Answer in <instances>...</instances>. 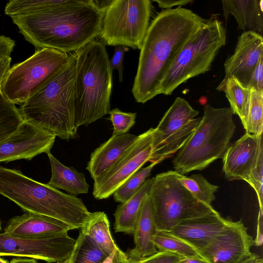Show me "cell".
<instances>
[{"instance_id":"6da1fadb","label":"cell","mask_w":263,"mask_h":263,"mask_svg":"<svg viewBox=\"0 0 263 263\" xmlns=\"http://www.w3.org/2000/svg\"><path fill=\"white\" fill-rule=\"evenodd\" d=\"M205 20L180 6L162 10L155 17L140 49L132 89L137 102L159 95L161 82L178 53Z\"/></svg>"},{"instance_id":"7a4b0ae2","label":"cell","mask_w":263,"mask_h":263,"mask_svg":"<svg viewBox=\"0 0 263 263\" xmlns=\"http://www.w3.org/2000/svg\"><path fill=\"white\" fill-rule=\"evenodd\" d=\"M103 13L94 0H62L42 11L10 17L36 49L72 53L99 36Z\"/></svg>"},{"instance_id":"3957f363","label":"cell","mask_w":263,"mask_h":263,"mask_svg":"<svg viewBox=\"0 0 263 263\" xmlns=\"http://www.w3.org/2000/svg\"><path fill=\"white\" fill-rule=\"evenodd\" d=\"M0 194L26 212L59 220L73 229L82 228L91 213L76 196L30 178L21 171L0 166Z\"/></svg>"},{"instance_id":"277c9868","label":"cell","mask_w":263,"mask_h":263,"mask_svg":"<svg viewBox=\"0 0 263 263\" xmlns=\"http://www.w3.org/2000/svg\"><path fill=\"white\" fill-rule=\"evenodd\" d=\"M74 120L77 127L87 126L108 114L112 72L105 45L93 40L74 52Z\"/></svg>"},{"instance_id":"5b68a950","label":"cell","mask_w":263,"mask_h":263,"mask_svg":"<svg viewBox=\"0 0 263 263\" xmlns=\"http://www.w3.org/2000/svg\"><path fill=\"white\" fill-rule=\"evenodd\" d=\"M76 63L72 52L66 66L19 108L24 121L67 140L77 135L73 100Z\"/></svg>"},{"instance_id":"8992f818","label":"cell","mask_w":263,"mask_h":263,"mask_svg":"<svg viewBox=\"0 0 263 263\" xmlns=\"http://www.w3.org/2000/svg\"><path fill=\"white\" fill-rule=\"evenodd\" d=\"M233 115L230 107L205 105L194 132L173 160L174 171L184 175L222 158L235 130Z\"/></svg>"},{"instance_id":"52a82bcc","label":"cell","mask_w":263,"mask_h":263,"mask_svg":"<svg viewBox=\"0 0 263 263\" xmlns=\"http://www.w3.org/2000/svg\"><path fill=\"white\" fill-rule=\"evenodd\" d=\"M226 42V30L217 16L206 19L178 53L159 87V95H170L189 79L211 69Z\"/></svg>"},{"instance_id":"ba28073f","label":"cell","mask_w":263,"mask_h":263,"mask_svg":"<svg viewBox=\"0 0 263 263\" xmlns=\"http://www.w3.org/2000/svg\"><path fill=\"white\" fill-rule=\"evenodd\" d=\"M71 54L50 48L36 49L10 68L1 85L2 94L9 102L22 104L66 66Z\"/></svg>"},{"instance_id":"9c48e42d","label":"cell","mask_w":263,"mask_h":263,"mask_svg":"<svg viewBox=\"0 0 263 263\" xmlns=\"http://www.w3.org/2000/svg\"><path fill=\"white\" fill-rule=\"evenodd\" d=\"M179 174L169 171L153 177L148 195L157 230L168 232L182 221L215 210L194 198L178 180Z\"/></svg>"},{"instance_id":"30bf717a","label":"cell","mask_w":263,"mask_h":263,"mask_svg":"<svg viewBox=\"0 0 263 263\" xmlns=\"http://www.w3.org/2000/svg\"><path fill=\"white\" fill-rule=\"evenodd\" d=\"M149 0H112L104 9L98 37L105 45L142 47L150 23Z\"/></svg>"},{"instance_id":"8fae6325","label":"cell","mask_w":263,"mask_h":263,"mask_svg":"<svg viewBox=\"0 0 263 263\" xmlns=\"http://www.w3.org/2000/svg\"><path fill=\"white\" fill-rule=\"evenodd\" d=\"M198 114L184 99L176 98L154 129L149 161L158 164L178 152L199 123Z\"/></svg>"},{"instance_id":"7c38bea8","label":"cell","mask_w":263,"mask_h":263,"mask_svg":"<svg viewBox=\"0 0 263 263\" xmlns=\"http://www.w3.org/2000/svg\"><path fill=\"white\" fill-rule=\"evenodd\" d=\"M154 128L138 136L135 142L105 173L93 181L92 195L106 199L147 161L152 152Z\"/></svg>"},{"instance_id":"4fadbf2b","label":"cell","mask_w":263,"mask_h":263,"mask_svg":"<svg viewBox=\"0 0 263 263\" xmlns=\"http://www.w3.org/2000/svg\"><path fill=\"white\" fill-rule=\"evenodd\" d=\"M75 242L68 232L40 239L18 238L0 233V256L33 258L48 263L64 262Z\"/></svg>"},{"instance_id":"5bb4252c","label":"cell","mask_w":263,"mask_h":263,"mask_svg":"<svg viewBox=\"0 0 263 263\" xmlns=\"http://www.w3.org/2000/svg\"><path fill=\"white\" fill-rule=\"evenodd\" d=\"M254 239L241 220L228 224L204 248L199 251L206 263H241L253 253Z\"/></svg>"},{"instance_id":"9a60e30c","label":"cell","mask_w":263,"mask_h":263,"mask_svg":"<svg viewBox=\"0 0 263 263\" xmlns=\"http://www.w3.org/2000/svg\"><path fill=\"white\" fill-rule=\"evenodd\" d=\"M56 136L30 122L24 121L9 136L0 143V162L30 160L50 152Z\"/></svg>"},{"instance_id":"2e32d148","label":"cell","mask_w":263,"mask_h":263,"mask_svg":"<svg viewBox=\"0 0 263 263\" xmlns=\"http://www.w3.org/2000/svg\"><path fill=\"white\" fill-rule=\"evenodd\" d=\"M262 57V35L252 31L243 32L238 38L233 53L224 62V78L233 77L249 88L252 73Z\"/></svg>"},{"instance_id":"e0dca14e","label":"cell","mask_w":263,"mask_h":263,"mask_svg":"<svg viewBox=\"0 0 263 263\" xmlns=\"http://www.w3.org/2000/svg\"><path fill=\"white\" fill-rule=\"evenodd\" d=\"M262 147V135L247 133L230 144L222 158V170L227 179L247 182Z\"/></svg>"},{"instance_id":"ac0fdd59","label":"cell","mask_w":263,"mask_h":263,"mask_svg":"<svg viewBox=\"0 0 263 263\" xmlns=\"http://www.w3.org/2000/svg\"><path fill=\"white\" fill-rule=\"evenodd\" d=\"M216 210L181 221L167 232L197 252L206 247L229 223Z\"/></svg>"},{"instance_id":"d6986e66","label":"cell","mask_w":263,"mask_h":263,"mask_svg":"<svg viewBox=\"0 0 263 263\" xmlns=\"http://www.w3.org/2000/svg\"><path fill=\"white\" fill-rule=\"evenodd\" d=\"M73 230L69 225L57 219L41 214L25 212L11 218L4 233L11 236L40 239Z\"/></svg>"},{"instance_id":"ffe728a7","label":"cell","mask_w":263,"mask_h":263,"mask_svg":"<svg viewBox=\"0 0 263 263\" xmlns=\"http://www.w3.org/2000/svg\"><path fill=\"white\" fill-rule=\"evenodd\" d=\"M138 136L126 133L112 135L91 154L86 169L94 180L109 170L137 139Z\"/></svg>"},{"instance_id":"44dd1931","label":"cell","mask_w":263,"mask_h":263,"mask_svg":"<svg viewBox=\"0 0 263 263\" xmlns=\"http://www.w3.org/2000/svg\"><path fill=\"white\" fill-rule=\"evenodd\" d=\"M262 0H222L224 18L233 15L238 28L243 32L252 31L262 35Z\"/></svg>"},{"instance_id":"7402d4cb","label":"cell","mask_w":263,"mask_h":263,"mask_svg":"<svg viewBox=\"0 0 263 263\" xmlns=\"http://www.w3.org/2000/svg\"><path fill=\"white\" fill-rule=\"evenodd\" d=\"M153 181V178L147 179L132 197L117 206L114 213L116 232L134 234L142 205Z\"/></svg>"},{"instance_id":"603a6c76","label":"cell","mask_w":263,"mask_h":263,"mask_svg":"<svg viewBox=\"0 0 263 263\" xmlns=\"http://www.w3.org/2000/svg\"><path fill=\"white\" fill-rule=\"evenodd\" d=\"M156 231L152 204L148 193L144 199L133 234L135 245L134 249L141 257H147L158 251L152 241V237Z\"/></svg>"},{"instance_id":"cb8c5ba5","label":"cell","mask_w":263,"mask_h":263,"mask_svg":"<svg viewBox=\"0 0 263 263\" xmlns=\"http://www.w3.org/2000/svg\"><path fill=\"white\" fill-rule=\"evenodd\" d=\"M47 154L51 169V177L48 184L57 189H63L74 196L88 192L89 185L83 173L73 167L64 165L50 152Z\"/></svg>"},{"instance_id":"d4e9b609","label":"cell","mask_w":263,"mask_h":263,"mask_svg":"<svg viewBox=\"0 0 263 263\" xmlns=\"http://www.w3.org/2000/svg\"><path fill=\"white\" fill-rule=\"evenodd\" d=\"M81 229L82 233L91 237L108 256L113 252H122L112 237L109 221L104 212H92L89 219Z\"/></svg>"},{"instance_id":"484cf974","label":"cell","mask_w":263,"mask_h":263,"mask_svg":"<svg viewBox=\"0 0 263 263\" xmlns=\"http://www.w3.org/2000/svg\"><path fill=\"white\" fill-rule=\"evenodd\" d=\"M216 89L224 92L230 108L234 114L238 116L244 127L248 113L250 89L243 87L233 77H224Z\"/></svg>"},{"instance_id":"4316f807","label":"cell","mask_w":263,"mask_h":263,"mask_svg":"<svg viewBox=\"0 0 263 263\" xmlns=\"http://www.w3.org/2000/svg\"><path fill=\"white\" fill-rule=\"evenodd\" d=\"M108 256L89 236L80 232L65 263H103Z\"/></svg>"},{"instance_id":"83f0119b","label":"cell","mask_w":263,"mask_h":263,"mask_svg":"<svg viewBox=\"0 0 263 263\" xmlns=\"http://www.w3.org/2000/svg\"><path fill=\"white\" fill-rule=\"evenodd\" d=\"M178 179L194 198L204 204L211 205L218 186L211 184L201 174L186 176L179 174Z\"/></svg>"},{"instance_id":"f1b7e54d","label":"cell","mask_w":263,"mask_h":263,"mask_svg":"<svg viewBox=\"0 0 263 263\" xmlns=\"http://www.w3.org/2000/svg\"><path fill=\"white\" fill-rule=\"evenodd\" d=\"M152 241L158 251L172 252L183 258L202 259L193 247L167 232L157 230Z\"/></svg>"},{"instance_id":"f546056e","label":"cell","mask_w":263,"mask_h":263,"mask_svg":"<svg viewBox=\"0 0 263 263\" xmlns=\"http://www.w3.org/2000/svg\"><path fill=\"white\" fill-rule=\"evenodd\" d=\"M24 121L19 108L0 91V143L12 134Z\"/></svg>"},{"instance_id":"4dcf8cb0","label":"cell","mask_w":263,"mask_h":263,"mask_svg":"<svg viewBox=\"0 0 263 263\" xmlns=\"http://www.w3.org/2000/svg\"><path fill=\"white\" fill-rule=\"evenodd\" d=\"M246 133L261 135L263 132V91L250 89V98L247 121Z\"/></svg>"},{"instance_id":"1f68e13d","label":"cell","mask_w":263,"mask_h":263,"mask_svg":"<svg viewBox=\"0 0 263 263\" xmlns=\"http://www.w3.org/2000/svg\"><path fill=\"white\" fill-rule=\"evenodd\" d=\"M156 164V163H151L147 166L141 168L133 175L113 193L114 200L122 203L132 197L147 179L153 168Z\"/></svg>"},{"instance_id":"d6a6232c","label":"cell","mask_w":263,"mask_h":263,"mask_svg":"<svg viewBox=\"0 0 263 263\" xmlns=\"http://www.w3.org/2000/svg\"><path fill=\"white\" fill-rule=\"evenodd\" d=\"M108 114L113 126V135L126 134L135 124L136 113L126 112L116 108Z\"/></svg>"},{"instance_id":"836d02e7","label":"cell","mask_w":263,"mask_h":263,"mask_svg":"<svg viewBox=\"0 0 263 263\" xmlns=\"http://www.w3.org/2000/svg\"><path fill=\"white\" fill-rule=\"evenodd\" d=\"M255 191L259 209H263V147H261L256 162L247 181Z\"/></svg>"},{"instance_id":"e575fe53","label":"cell","mask_w":263,"mask_h":263,"mask_svg":"<svg viewBox=\"0 0 263 263\" xmlns=\"http://www.w3.org/2000/svg\"><path fill=\"white\" fill-rule=\"evenodd\" d=\"M128 48L123 46H115V51L112 58L109 60V65L111 70L116 69L119 73L120 82L123 80V60L125 51H127Z\"/></svg>"},{"instance_id":"d590c367","label":"cell","mask_w":263,"mask_h":263,"mask_svg":"<svg viewBox=\"0 0 263 263\" xmlns=\"http://www.w3.org/2000/svg\"><path fill=\"white\" fill-rule=\"evenodd\" d=\"M181 258L172 252L157 251L154 254L145 257L143 263H176Z\"/></svg>"},{"instance_id":"8d00e7d4","label":"cell","mask_w":263,"mask_h":263,"mask_svg":"<svg viewBox=\"0 0 263 263\" xmlns=\"http://www.w3.org/2000/svg\"><path fill=\"white\" fill-rule=\"evenodd\" d=\"M249 88L263 91V57H261L252 73Z\"/></svg>"},{"instance_id":"74e56055","label":"cell","mask_w":263,"mask_h":263,"mask_svg":"<svg viewBox=\"0 0 263 263\" xmlns=\"http://www.w3.org/2000/svg\"><path fill=\"white\" fill-rule=\"evenodd\" d=\"M153 2H156L158 4V6L164 9H171L172 7L175 6H178V7L182 6H185L191 2L192 1L187 0H156L153 1Z\"/></svg>"},{"instance_id":"f35d334b","label":"cell","mask_w":263,"mask_h":263,"mask_svg":"<svg viewBox=\"0 0 263 263\" xmlns=\"http://www.w3.org/2000/svg\"><path fill=\"white\" fill-rule=\"evenodd\" d=\"M263 209H259L257 224L256 237L254 239V245L260 246L262 243V221Z\"/></svg>"},{"instance_id":"ab89813d","label":"cell","mask_w":263,"mask_h":263,"mask_svg":"<svg viewBox=\"0 0 263 263\" xmlns=\"http://www.w3.org/2000/svg\"><path fill=\"white\" fill-rule=\"evenodd\" d=\"M11 55H8L0 59V90L3 80L11 67Z\"/></svg>"},{"instance_id":"60d3db41","label":"cell","mask_w":263,"mask_h":263,"mask_svg":"<svg viewBox=\"0 0 263 263\" xmlns=\"http://www.w3.org/2000/svg\"><path fill=\"white\" fill-rule=\"evenodd\" d=\"M128 260L126 263H143L144 258L141 257L134 249L126 252Z\"/></svg>"},{"instance_id":"b9f144b4","label":"cell","mask_w":263,"mask_h":263,"mask_svg":"<svg viewBox=\"0 0 263 263\" xmlns=\"http://www.w3.org/2000/svg\"><path fill=\"white\" fill-rule=\"evenodd\" d=\"M10 263H38L37 260L33 258L17 257L13 258Z\"/></svg>"},{"instance_id":"7bdbcfd3","label":"cell","mask_w":263,"mask_h":263,"mask_svg":"<svg viewBox=\"0 0 263 263\" xmlns=\"http://www.w3.org/2000/svg\"><path fill=\"white\" fill-rule=\"evenodd\" d=\"M241 263H262V259L259 256L253 253Z\"/></svg>"},{"instance_id":"ee69618b","label":"cell","mask_w":263,"mask_h":263,"mask_svg":"<svg viewBox=\"0 0 263 263\" xmlns=\"http://www.w3.org/2000/svg\"><path fill=\"white\" fill-rule=\"evenodd\" d=\"M176 263H206L202 259L182 257Z\"/></svg>"},{"instance_id":"f6af8a7d","label":"cell","mask_w":263,"mask_h":263,"mask_svg":"<svg viewBox=\"0 0 263 263\" xmlns=\"http://www.w3.org/2000/svg\"><path fill=\"white\" fill-rule=\"evenodd\" d=\"M123 252V251H122ZM116 252H113L112 253H111V254H110L107 257V258L105 259V260L103 262V263H126L127 262H121V261H118V259H117L115 257V254ZM117 253V252H116ZM121 253V252H120Z\"/></svg>"},{"instance_id":"bcb514c9","label":"cell","mask_w":263,"mask_h":263,"mask_svg":"<svg viewBox=\"0 0 263 263\" xmlns=\"http://www.w3.org/2000/svg\"><path fill=\"white\" fill-rule=\"evenodd\" d=\"M0 263H10L9 261L0 257Z\"/></svg>"},{"instance_id":"7dc6e473","label":"cell","mask_w":263,"mask_h":263,"mask_svg":"<svg viewBox=\"0 0 263 263\" xmlns=\"http://www.w3.org/2000/svg\"><path fill=\"white\" fill-rule=\"evenodd\" d=\"M2 231V224H1V220H0V232Z\"/></svg>"},{"instance_id":"c3c4849f","label":"cell","mask_w":263,"mask_h":263,"mask_svg":"<svg viewBox=\"0 0 263 263\" xmlns=\"http://www.w3.org/2000/svg\"><path fill=\"white\" fill-rule=\"evenodd\" d=\"M57 263H65V262H57Z\"/></svg>"},{"instance_id":"681fc988","label":"cell","mask_w":263,"mask_h":263,"mask_svg":"<svg viewBox=\"0 0 263 263\" xmlns=\"http://www.w3.org/2000/svg\"><path fill=\"white\" fill-rule=\"evenodd\" d=\"M0 16H1V13H0Z\"/></svg>"}]
</instances>
